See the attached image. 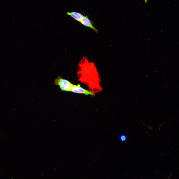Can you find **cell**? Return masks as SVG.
I'll return each mask as SVG.
<instances>
[{
    "instance_id": "1",
    "label": "cell",
    "mask_w": 179,
    "mask_h": 179,
    "mask_svg": "<svg viewBox=\"0 0 179 179\" xmlns=\"http://www.w3.org/2000/svg\"><path fill=\"white\" fill-rule=\"evenodd\" d=\"M54 83L59 87L62 91L67 92H70L73 84L68 80L60 77L55 80Z\"/></svg>"
},
{
    "instance_id": "2",
    "label": "cell",
    "mask_w": 179,
    "mask_h": 179,
    "mask_svg": "<svg viewBox=\"0 0 179 179\" xmlns=\"http://www.w3.org/2000/svg\"><path fill=\"white\" fill-rule=\"evenodd\" d=\"M70 92L79 94H83L86 95H94V93L92 92L85 90L81 87L80 84L77 85L72 84Z\"/></svg>"
},
{
    "instance_id": "6",
    "label": "cell",
    "mask_w": 179,
    "mask_h": 179,
    "mask_svg": "<svg viewBox=\"0 0 179 179\" xmlns=\"http://www.w3.org/2000/svg\"><path fill=\"white\" fill-rule=\"evenodd\" d=\"M144 0L145 4H146L148 1V0Z\"/></svg>"
},
{
    "instance_id": "4",
    "label": "cell",
    "mask_w": 179,
    "mask_h": 179,
    "mask_svg": "<svg viewBox=\"0 0 179 179\" xmlns=\"http://www.w3.org/2000/svg\"><path fill=\"white\" fill-rule=\"evenodd\" d=\"M66 14L70 16L75 20L79 22H80L83 16L81 13L76 12H68Z\"/></svg>"
},
{
    "instance_id": "5",
    "label": "cell",
    "mask_w": 179,
    "mask_h": 179,
    "mask_svg": "<svg viewBox=\"0 0 179 179\" xmlns=\"http://www.w3.org/2000/svg\"><path fill=\"white\" fill-rule=\"evenodd\" d=\"M118 138L122 142H128L129 141L127 136L124 134H120L118 136Z\"/></svg>"
},
{
    "instance_id": "3",
    "label": "cell",
    "mask_w": 179,
    "mask_h": 179,
    "mask_svg": "<svg viewBox=\"0 0 179 179\" xmlns=\"http://www.w3.org/2000/svg\"><path fill=\"white\" fill-rule=\"evenodd\" d=\"M80 22L84 26L91 28L96 32H98L97 30L93 25L87 16H83Z\"/></svg>"
}]
</instances>
